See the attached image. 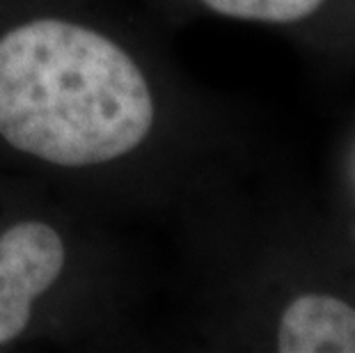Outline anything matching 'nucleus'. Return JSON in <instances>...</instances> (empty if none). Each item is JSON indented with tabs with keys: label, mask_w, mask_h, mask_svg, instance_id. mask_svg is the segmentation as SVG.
I'll return each instance as SVG.
<instances>
[{
	"label": "nucleus",
	"mask_w": 355,
	"mask_h": 353,
	"mask_svg": "<svg viewBox=\"0 0 355 353\" xmlns=\"http://www.w3.org/2000/svg\"><path fill=\"white\" fill-rule=\"evenodd\" d=\"M154 96L126 51L64 19H33L0 37V138L60 168L131 154L154 126Z\"/></svg>",
	"instance_id": "nucleus-1"
},
{
	"label": "nucleus",
	"mask_w": 355,
	"mask_h": 353,
	"mask_svg": "<svg viewBox=\"0 0 355 353\" xmlns=\"http://www.w3.org/2000/svg\"><path fill=\"white\" fill-rule=\"evenodd\" d=\"M64 264L67 246L49 223L21 221L0 234V347L21 337Z\"/></svg>",
	"instance_id": "nucleus-2"
},
{
	"label": "nucleus",
	"mask_w": 355,
	"mask_h": 353,
	"mask_svg": "<svg viewBox=\"0 0 355 353\" xmlns=\"http://www.w3.org/2000/svg\"><path fill=\"white\" fill-rule=\"evenodd\" d=\"M277 351L355 353V310L332 296H298L279 319Z\"/></svg>",
	"instance_id": "nucleus-3"
},
{
	"label": "nucleus",
	"mask_w": 355,
	"mask_h": 353,
	"mask_svg": "<svg viewBox=\"0 0 355 353\" xmlns=\"http://www.w3.org/2000/svg\"><path fill=\"white\" fill-rule=\"evenodd\" d=\"M209 10L223 17L266 24H291L321 7L323 0H202Z\"/></svg>",
	"instance_id": "nucleus-4"
}]
</instances>
